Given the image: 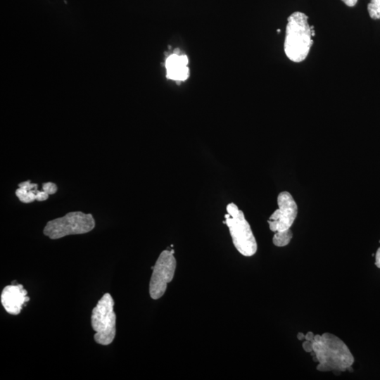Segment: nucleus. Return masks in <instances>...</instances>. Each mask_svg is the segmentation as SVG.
Listing matches in <instances>:
<instances>
[{"mask_svg":"<svg viewBox=\"0 0 380 380\" xmlns=\"http://www.w3.org/2000/svg\"><path fill=\"white\" fill-rule=\"evenodd\" d=\"M317 369L320 372H343L351 367L354 357L346 343L330 333L315 335L312 340Z\"/></svg>","mask_w":380,"mask_h":380,"instance_id":"nucleus-1","label":"nucleus"},{"mask_svg":"<svg viewBox=\"0 0 380 380\" xmlns=\"http://www.w3.org/2000/svg\"><path fill=\"white\" fill-rule=\"evenodd\" d=\"M312 27L308 16L301 12H294L289 18L286 28L284 51L292 61L299 63L305 59L312 44Z\"/></svg>","mask_w":380,"mask_h":380,"instance_id":"nucleus-2","label":"nucleus"},{"mask_svg":"<svg viewBox=\"0 0 380 380\" xmlns=\"http://www.w3.org/2000/svg\"><path fill=\"white\" fill-rule=\"evenodd\" d=\"M224 223L228 227L232 242L243 255L250 257L257 251V242L242 210L234 203L226 207Z\"/></svg>","mask_w":380,"mask_h":380,"instance_id":"nucleus-3","label":"nucleus"},{"mask_svg":"<svg viewBox=\"0 0 380 380\" xmlns=\"http://www.w3.org/2000/svg\"><path fill=\"white\" fill-rule=\"evenodd\" d=\"M114 300L111 295L105 293L93 308L91 323L95 334V341L101 345L110 344L116 334V315Z\"/></svg>","mask_w":380,"mask_h":380,"instance_id":"nucleus-4","label":"nucleus"},{"mask_svg":"<svg viewBox=\"0 0 380 380\" xmlns=\"http://www.w3.org/2000/svg\"><path fill=\"white\" fill-rule=\"evenodd\" d=\"M95 224L91 213L72 211L49 221L43 233L51 239H58L68 235L88 233L95 227Z\"/></svg>","mask_w":380,"mask_h":380,"instance_id":"nucleus-5","label":"nucleus"},{"mask_svg":"<svg viewBox=\"0 0 380 380\" xmlns=\"http://www.w3.org/2000/svg\"><path fill=\"white\" fill-rule=\"evenodd\" d=\"M176 260L173 250H164L159 255L153 268L149 282V294L156 300L165 293L167 284L174 277L176 269Z\"/></svg>","mask_w":380,"mask_h":380,"instance_id":"nucleus-6","label":"nucleus"},{"mask_svg":"<svg viewBox=\"0 0 380 380\" xmlns=\"http://www.w3.org/2000/svg\"><path fill=\"white\" fill-rule=\"evenodd\" d=\"M278 209L269 217V227L276 232L290 229L298 213L297 205L288 191L281 192L277 197Z\"/></svg>","mask_w":380,"mask_h":380,"instance_id":"nucleus-7","label":"nucleus"},{"mask_svg":"<svg viewBox=\"0 0 380 380\" xmlns=\"http://www.w3.org/2000/svg\"><path fill=\"white\" fill-rule=\"evenodd\" d=\"M27 293L22 284L5 286L1 294V302L5 310L11 315H18L25 303L30 300Z\"/></svg>","mask_w":380,"mask_h":380,"instance_id":"nucleus-8","label":"nucleus"},{"mask_svg":"<svg viewBox=\"0 0 380 380\" xmlns=\"http://www.w3.org/2000/svg\"><path fill=\"white\" fill-rule=\"evenodd\" d=\"M189 59L186 55L176 51L170 54L165 60L166 77L176 82L186 80L189 75L188 68Z\"/></svg>","mask_w":380,"mask_h":380,"instance_id":"nucleus-9","label":"nucleus"},{"mask_svg":"<svg viewBox=\"0 0 380 380\" xmlns=\"http://www.w3.org/2000/svg\"><path fill=\"white\" fill-rule=\"evenodd\" d=\"M37 184L31 183L30 180L23 182L18 184V188L15 191L18 198L24 203H32L37 201Z\"/></svg>","mask_w":380,"mask_h":380,"instance_id":"nucleus-10","label":"nucleus"},{"mask_svg":"<svg viewBox=\"0 0 380 380\" xmlns=\"http://www.w3.org/2000/svg\"><path fill=\"white\" fill-rule=\"evenodd\" d=\"M293 237L292 232L290 229L284 231L276 232L272 242L278 247H283L289 243Z\"/></svg>","mask_w":380,"mask_h":380,"instance_id":"nucleus-11","label":"nucleus"},{"mask_svg":"<svg viewBox=\"0 0 380 380\" xmlns=\"http://www.w3.org/2000/svg\"><path fill=\"white\" fill-rule=\"evenodd\" d=\"M369 16L374 20H380V0H371L367 5Z\"/></svg>","mask_w":380,"mask_h":380,"instance_id":"nucleus-12","label":"nucleus"},{"mask_svg":"<svg viewBox=\"0 0 380 380\" xmlns=\"http://www.w3.org/2000/svg\"><path fill=\"white\" fill-rule=\"evenodd\" d=\"M42 189L48 194H54L57 191V186L55 183L49 182L42 184Z\"/></svg>","mask_w":380,"mask_h":380,"instance_id":"nucleus-13","label":"nucleus"},{"mask_svg":"<svg viewBox=\"0 0 380 380\" xmlns=\"http://www.w3.org/2000/svg\"><path fill=\"white\" fill-rule=\"evenodd\" d=\"M303 348L305 351L308 353H312L313 350V343L311 341L305 340L303 343Z\"/></svg>","mask_w":380,"mask_h":380,"instance_id":"nucleus-14","label":"nucleus"},{"mask_svg":"<svg viewBox=\"0 0 380 380\" xmlns=\"http://www.w3.org/2000/svg\"><path fill=\"white\" fill-rule=\"evenodd\" d=\"M375 265L380 268V247L378 248L375 256Z\"/></svg>","mask_w":380,"mask_h":380,"instance_id":"nucleus-15","label":"nucleus"},{"mask_svg":"<svg viewBox=\"0 0 380 380\" xmlns=\"http://www.w3.org/2000/svg\"><path fill=\"white\" fill-rule=\"evenodd\" d=\"M346 5H347L348 6H350V7H353L354 6L357 0H341Z\"/></svg>","mask_w":380,"mask_h":380,"instance_id":"nucleus-16","label":"nucleus"},{"mask_svg":"<svg viewBox=\"0 0 380 380\" xmlns=\"http://www.w3.org/2000/svg\"><path fill=\"white\" fill-rule=\"evenodd\" d=\"M315 335L312 331H308L306 334H305V339L308 341H312Z\"/></svg>","mask_w":380,"mask_h":380,"instance_id":"nucleus-17","label":"nucleus"},{"mask_svg":"<svg viewBox=\"0 0 380 380\" xmlns=\"http://www.w3.org/2000/svg\"><path fill=\"white\" fill-rule=\"evenodd\" d=\"M297 337H298V340H303L305 339V334H303V333L301 332H299L297 335Z\"/></svg>","mask_w":380,"mask_h":380,"instance_id":"nucleus-18","label":"nucleus"}]
</instances>
